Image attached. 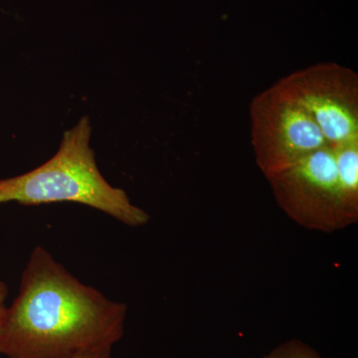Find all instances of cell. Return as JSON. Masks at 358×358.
I'll return each mask as SVG.
<instances>
[{
  "label": "cell",
  "mask_w": 358,
  "mask_h": 358,
  "mask_svg": "<svg viewBox=\"0 0 358 358\" xmlns=\"http://www.w3.org/2000/svg\"><path fill=\"white\" fill-rule=\"evenodd\" d=\"M127 306L108 299L35 247L20 293L7 308L0 334L6 358H69L114 348L124 336Z\"/></svg>",
  "instance_id": "cell-1"
},
{
  "label": "cell",
  "mask_w": 358,
  "mask_h": 358,
  "mask_svg": "<svg viewBox=\"0 0 358 358\" xmlns=\"http://www.w3.org/2000/svg\"><path fill=\"white\" fill-rule=\"evenodd\" d=\"M88 117L66 131L58 152L29 173L0 180V204L40 205L76 202L102 211L120 222L140 227L150 215L134 205L121 188L110 185L96 164L91 148Z\"/></svg>",
  "instance_id": "cell-2"
},
{
  "label": "cell",
  "mask_w": 358,
  "mask_h": 358,
  "mask_svg": "<svg viewBox=\"0 0 358 358\" xmlns=\"http://www.w3.org/2000/svg\"><path fill=\"white\" fill-rule=\"evenodd\" d=\"M249 114L256 164L266 178L327 145L312 115L281 81L254 96Z\"/></svg>",
  "instance_id": "cell-3"
},
{
  "label": "cell",
  "mask_w": 358,
  "mask_h": 358,
  "mask_svg": "<svg viewBox=\"0 0 358 358\" xmlns=\"http://www.w3.org/2000/svg\"><path fill=\"white\" fill-rule=\"evenodd\" d=\"M266 178L282 210L306 229L333 233L357 223L358 214L346 203L329 145Z\"/></svg>",
  "instance_id": "cell-4"
},
{
  "label": "cell",
  "mask_w": 358,
  "mask_h": 358,
  "mask_svg": "<svg viewBox=\"0 0 358 358\" xmlns=\"http://www.w3.org/2000/svg\"><path fill=\"white\" fill-rule=\"evenodd\" d=\"M303 103L331 147L358 140V75L338 63H317L280 80Z\"/></svg>",
  "instance_id": "cell-5"
},
{
  "label": "cell",
  "mask_w": 358,
  "mask_h": 358,
  "mask_svg": "<svg viewBox=\"0 0 358 358\" xmlns=\"http://www.w3.org/2000/svg\"><path fill=\"white\" fill-rule=\"evenodd\" d=\"M331 148L346 203L358 214V140Z\"/></svg>",
  "instance_id": "cell-6"
},
{
  "label": "cell",
  "mask_w": 358,
  "mask_h": 358,
  "mask_svg": "<svg viewBox=\"0 0 358 358\" xmlns=\"http://www.w3.org/2000/svg\"><path fill=\"white\" fill-rule=\"evenodd\" d=\"M262 358H322L317 350L300 339L293 338L279 343Z\"/></svg>",
  "instance_id": "cell-7"
},
{
  "label": "cell",
  "mask_w": 358,
  "mask_h": 358,
  "mask_svg": "<svg viewBox=\"0 0 358 358\" xmlns=\"http://www.w3.org/2000/svg\"><path fill=\"white\" fill-rule=\"evenodd\" d=\"M110 348H98V350H89V352L79 353L69 358H112Z\"/></svg>",
  "instance_id": "cell-8"
},
{
  "label": "cell",
  "mask_w": 358,
  "mask_h": 358,
  "mask_svg": "<svg viewBox=\"0 0 358 358\" xmlns=\"http://www.w3.org/2000/svg\"><path fill=\"white\" fill-rule=\"evenodd\" d=\"M7 298V287L4 282H0V334L6 319L7 307L6 305Z\"/></svg>",
  "instance_id": "cell-9"
}]
</instances>
